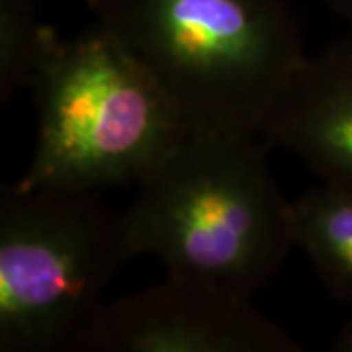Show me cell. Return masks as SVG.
Wrapping results in <instances>:
<instances>
[{
	"instance_id": "1",
	"label": "cell",
	"mask_w": 352,
	"mask_h": 352,
	"mask_svg": "<svg viewBox=\"0 0 352 352\" xmlns=\"http://www.w3.org/2000/svg\"><path fill=\"white\" fill-rule=\"evenodd\" d=\"M268 151L261 138L192 131L126 210L135 254L157 256L166 274L254 298L296 249Z\"/></svg>"
},
{
	"instance_id": "10",
	"label": "cell",
	"mask_w": 352,
	"mask_h": 352,
	"mask_svg": "<svg viewBox=\"0 0 352 352\" xmlns=\"http://www.w3.org/2000/svg\"><path fill=\"white\" fill-rule=\"evenodd\" d=\"M323 2L352 25V0H323Z\"/></svg>"
},
{
	"instance_id": "8",
	"label": "cell",
	"mask_w": 352,
	"mask_h": 352,
	"mask_svg": "<svg viewBox=\"0 0 352 352\" xmlns=\"http://www.w3.org/2000/svg\"><path fill=\"white\" fill-rule=\"evenodd\" d=\"M59 34L43 24L34 0H0V100L32 87L43 55Z\"/></svg>"
},
{
	"instance_id": "9",
	"label": "cell",
	"mask_w": 352,
	"mask_h": 352,
	"mask_svg": "<svg viewBox=\"0 0 352 352\" xmlns=\"http://www.w3.org/2000/svg\"><path fill=\"white\" fill-rule=\"evenodd\" d=\"M333 351L337 352H352V315L351 319L342 325L337 339L333 342Z\"/></svg>"
},
{
	"instance_id": "5",
	"label": "cell",
	"mask_w": 352,
	"mask_h": 352,
	"mask_svg": "<svg viewBox=\"0 0 352 352\" xmlns=\"http://www.w3.org/2000/svg\"><path fill=\"white\" fill-rule=\"evenodd\" d=\"M80 352H302L251 296L192 278L166 280L104 302Z\"/></svg>"
},
{
	"instance_id": "2",
	"label": "cell",
	"mask_w": 352,
	"mask_h": 352,
	"mask_svg": "<svg viewBox=\"0 0 352 352\" xmlns=\"http://www.w3.org/2000/svg\"><path fill=\"white\" fill-rule=\"evenodd\" d=\"M192 131L261 138L307 59L284 0H87Z\"/></svg>"
},
{
	"instance_id": "6",
	"label": "cell",
	"mask_w": 352,
	"mask_h": 352,
	"mask_svg": "<svg viewBox=\"0 0 352 352\" xmlns=\"http://www.w3.org/2000/svg\"><path fill=\"white\" fill-rule=\"evenodd\" d=\"M261 139L294 153L321 182L352 192V34L303 61Z\"/></svg>"
},
{
	"instance_id": "3",
	"label": "cell",
	"mask_w": 352,
	"mask_h": 352,
	"mask_svg": "<svg viewBox=\"0 0 352 352\" xmlns=\"http://www.w3.org/2000/svg\"><path fill=\"white\" fill-rule=\"evenodd\" d=\"M30 90L38 113L22 188L98 192L141 184L192 133L157 78L100 24L53 39Z\"/></svg>"
},
{
	"instance_id": "4",
	"label": "cell",
	"mask_w": 352,
	"mask_h": 352,
	"mask_svg": "<svg viewBox=\"0 0 352 352\" xmlns=\"http://www.w3.org/2000/svg\"><path fill=\"white\" fill-rule=\"evenodd\" d=\"M135 256L126 210L98 192L2 188L0 351H78L106 288Z\"/></svg>"
},
{
	"instance_id": "7",
	"label": "cell",
	"mask_w": 352,
	"mask_h": 352,
	"mask_svg": "<svg viewBox=\"0 0 352 352\" xmlns=\"http://www.w3.org/2000/svg\"><path fill=\"white\" fill-rule=\"evenodd\" d=\"M292 239L329 294L352 307V192L321 182L289 201Z\"/></svg>"
}]
</instances>
